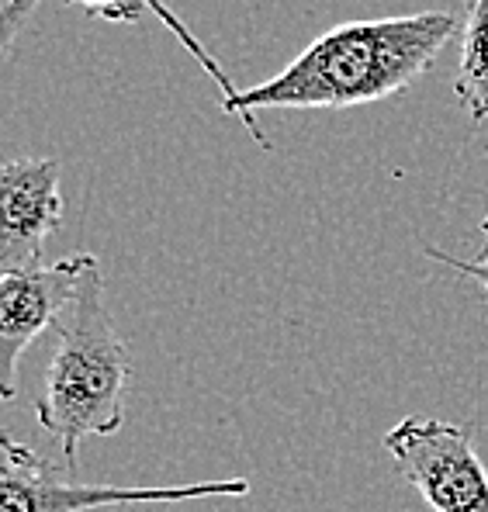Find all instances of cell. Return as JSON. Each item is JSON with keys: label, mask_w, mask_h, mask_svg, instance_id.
Masks as SVG:
<instances>
[{"label": "cell", "mask_w": 488, "mask_h": 512, "mask_svg": "<svg viewBox=\"0 0 488 512\" xmlns=\"http://www.w3.org/2000/svg\"><path fill=\"white\" fill-rule=\"evenodd\" d=\"M97 256L70 253L0 277V398L18 395V360L45 329H56Z\"/></svg>", "instance_id": "5b68a950"}, {"label": "cell", "mask_w": 488, "mask_h": 512, "mask_svg": "<svg viewBox=\"0 0 488 512\" xmlns=\"http://www.w3.org/2000/svg\"><path fill=\"white\" fill-rule=\"evenodd\" d=\"M243 495H250V478L191 481V485L160 488L73 481L56 464H49L32 447L14 440V436L0 440V512H90L191 499H243Z\"/></svg>", "instance_id": "3957f363"}, {"label": "cell", "mask_w": 488, "mask_h": 512, "mask_svg": "<svg viewBox=\"0 0 488 512\" xmlns=\"http://www.w3.org/2000/svg\"><path fill=\"white\" fill-rule=\"evenodd\" d=\"M63 222L59 163L42 156L11 160L0 170V267H39L45 243Z\"/></svg>", "instance_id": "8992f818"}, {"label": "cell", "mask_w": 488, "mask_h": 512, "mask_svg": "<svg viewBox=\"0 0 488 512\" xmlns=\"http://www.w3.org/2000/svg\"><path fill=\"white\" fill-rule=\"evenodd\" d=\"M454 39L457 18L450 11L347 21L319 35L281 73L219 104L225 115L243 118L260 149H270V139L253 122L257 111L357 108V104L385 101L423 80Z\"/></svg>", "instance_id": "6da1fadb"}, {"label": "cell", "mask_w": 488, "mask_h": 512, "mask_svg": "<svg viewBox=\"0 0 488 512\" xmlns=\"http://www.w3.org/2000/svg\"><path fill=\"white\" fill-rule=\"evenodd\" d=\"M73 4L84 7V14H90V18H104V21H111V25H132V21H139L142 11H149L163 28L174 32V39L184 45L187 56H194V63H198L201 70L208 73V80L222 90V101L232 94H239L236 84L229 80V73L219 66V59H215L212 52L198 42V35H194L191 28H187L184 21H180L167 4H163V0H73Z\"/></svg>", "instance_id": "52a82bcc"}, {"label": "cell", "mask_w": 488, "mask_h": 512, "mask_svg": "<svg viewBox=\"0 0 488 512\" xmlns=\"http://www.w3.org/2000/svg\"><path fill=\"white\" fill-rule=\"evenodd\" d=\"M56 340L35 416L73 471L87 436H115L122 429L125 384L132 374V353L104 305V274L97 260L59 319Z\"/></svg>", "instance_id": "7a4b0ae2"}, {"label": "cell", "mask_w": 488, "mask_h": 512, "mask_svg": "<svg viewBox=\"0 0 488 512\" xmlns=\"http://www.w3.org/2000/svg\"><path fill=\"white\" fill-rule=\"evenodd\" d=\"M39 4L42 0H7L4 4V11H0V45H4V56H11L21 28L28 25V18H32Z\"/></svg>", "instance_id": "30bf717a"}, {"label": "cell", "mask_w": 488, "mask_h": 512, "mask_svg": "<svg viewBox=\"0 0 488 512\" xmlns=\"http://www.w3.org/2000/svg\"><path fill=\"white\" fill-rule=\"evenodd\" d=\"M482 236H485V250H482L478 260H461V256L444 253V250H437V246H426V256H430V260H437V263H444V267H450V270H457V274L471 277V281H478L485 288V295H488V215L482 218Z\"/></svg>", "instance_id": "9c48e42d"}, {"label": "cell", "mask_w": 488, "mask_h": 512, "mask_svg": "<svg viewBox=\"0 0 488 512\" xmlns=\"http://www.w3.org/2000/svg\"><path fill=\"white\" fill-rule=\"evenodd\" d=\"M454 94L471 122H488V0H471L468 7Z\"/></svg>", "instance_id": "ba28073f"}, {"label": "cell", "mask_w": 488, "mask_h": 512, "mask_svg": "<svg viewBox=\"0 0 488 512\" xmlns=\"http://www.w3.org/2000/svg\"><path fill=\"white\" fill-rule=\"evenodd\" d=\"M381 447L433 512H488V471L464 426L405 416Z\"/></svg>", "instance_id": "277c9868"}]
</instances>
